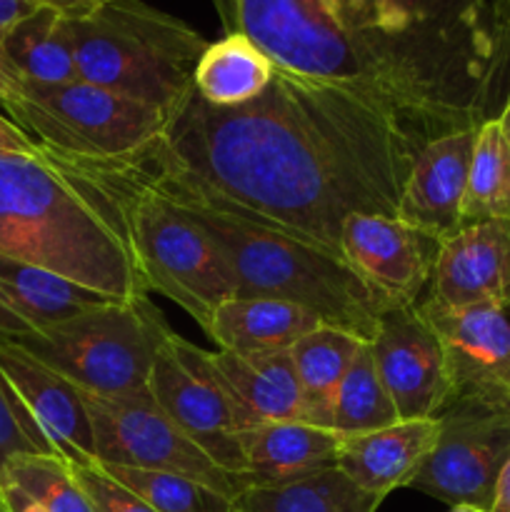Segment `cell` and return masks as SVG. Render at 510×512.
I'll return each mask as SVG.
<instances>
[{
  "instance_id": "obj_1",
  "label": "cell",
  "mask_w": 510,
  "mask_h": 512,
  "mask_svg": "<svg viewBox=\"0 0 510 512\" xmlns=\"http://www.w3.org/2000/svg\"><path fill=\"white\" fill-rule=\"evenodd\" d=\"M423 145L363 95L275 68L265 93L238 108L190 88L148 148L100 163L340 255L350 215L395 218Z\"/></svg>"
},
{
  "instance_id": "obj_2",
  "label": "cell",
  "mask_w": 510,
  "mask_h": 512,
  "mask_svg": "<svg viewBox=\"0 0 510 512\" xmlns=\"http://www.w3.org/2000/svg\"><path fill=\"white\" fill-rule=\"evenodd\" d=\"M225 35L275 68L338 83L423 143L495 118L510 28L495 0H213Z\"/></svg>"
},
{
  "instance_id": "obj_3",
  "label": "cell",
  "mask_w": 510,
  "mask_h": 512,
  "mask_svg": "<svg viewBox=\"0 0 510 512\" xmlns=\"http://www.w3.org/2000/svg\"><path fill=\"white\" fill-rule=\"evenodd\" d=\"M0 255L115 300L148 295L113 190L48 148L0 153Z\"/></svg>"
},
{
  "instance_id": "obj_4",
  "label": "cell",
  "mask_w": 510,
  "mask_h": 512,
  "mask_svg": "<svg viewBox=\"0 0 510 512\" xmlns=\"http://www.w3.org/2000/svg\"><path fill=\"white\" fill-rule=\"evenodd\" d=\"M163 198L178 205L218 245L233 275V298L288 300L318 315L323 325L353 333L365 343L375 338L383 313L395 305L333 250L270 225L208 208L198 200L175 195Z\"/></svg>"
},
{
  "instance_id": "obj_5",
  "label": "cell",
  "mask_w": 510,
  "mask_h": 512,
  "mask_svg": "<svg viewBox=\"0 0 510 512\" xmlns=\"http://www.w3.org/2000/svg\"><path fill=\"white\" fill-rule=\"evenodd\" d=\"M65 23L80 80L165 113L193 88L208 48L198 30L143 0H105Z\"/></svg>"
},
{
  "instance_id": "obj_6",
  "label": "cell",
  "mask_w": 510,
  "mask_h": 512,
  "mask_svg": "<svg viewBox=\"0 0 510 512\" xmlns=\"http://www.w3.org/2000/svg\"><path fill=\"white\" fill-rule=\"evenodd\" d=\"M70 160L103 180L118 198L148 293L155 290L173 300L208 333L215 310L235 295L233 275L218 245L178 205L135 175L100 160Z\"/></svg>"
},
{
  "instance_id": "obj_7",
  "label": "cell",
  "mask_w": 510,
  "mask_h": 512,
  "mask_svg": "<svg viewBox=\"0 0 510 512\" xmlns=\"http://www.w3.org/2000/svg\"><path fill=\"white\" fill-rule=\"evenodd\" d=\"M168 330L148 298L108 300L13 345L83 393L120 398L148 390L150 370Z\"/></svg>"
},
{
  "instance_id": "obj_8",
  "label": "cell",
  "mask_w": 510,
  "mask_h": 512,
  "mask_svg": "<svg viewBox=\"0 0 510 512\" xmlns=\"http://www.w3.org/2000/svg\"><path fill=\"white\" fill-rule=\"evenodd\" d=\"M5 115L30 140L83 160H118L148 148L168 113L85 80L45 85L23 80L3 103Z\"/></svg>"
},
{
  "instance_id": "obj_9",
  "label": "cell",
  "mask_w": 510,
  "mask_h": 512,
  "mask_svg": "<svg viewBox=\"0 0 510 512\" xmlns=\"http://www.w3.org/2000/svg\"><path fill=\"white\" fill-rule=\"evenodd\" d=\"M438 438L408 488L458 508H493L500 473L510 460V403L455 395L438 415Z\"/></svg>"
},
{
  "instance_id": "obj_10",
  "label": "cell",
  "mask_w": 510,
  "mask_h": 512,
  "mask_svg": "<svg viewBox=\"0 0 510 512\" xmlns=\"http://www.w3.org/2000/svg\"><path fill=\"white\" fill-rule=\"evenodd\" d=\"M148 393L175 428L218 468L243 478V423L215 373L213 353L168 330L150 370Z\"/></svg>"
},
{
  "instance_id": "obj_11",
  "label": "cell",
  "mask_w": 510,
  "mask_h": 512,
  "mask_svg": "<svg viewBox=\"0 0 510 512\" xmlns=\"http://www.w3.org/2000/svg\"><path fill=\"white\" fill-rule=\"evenodd\" d=\"M85 403L93 423L98 465L183 475L228 498L243 490L235 475L218 468L193 440L175 428L148 390L120 398L85 393Z\"/></svg>"
},
{
  "instance_id": "obj_12",
  "label": "cell",
  "mask_w": 510,
  "mask_h": 512,
  "mask_svg": "<svg viewBox=\"0 0 510 512\" xmlns=\"http://www.w3.org/2000/svg\"><path fill=\"white\" fill-rule=\"evenodd\" d=\"M368 345L400 420H433L455 398L440 335L418 303L385 310Z\"/></svg>"
},
{
  "instance_id": "obj_13",
  "label": "cell",
  "mask_w": 510,
  "mask_h": 512,
  "mask_svg": "<svg viewBox=\"0 0 510 512\" xmlns=\"http://www.w3.org/2000/svg\"><path fill=\"white\" fill-rule=\"evenodd\" d=\"M435 253V240L393 215H350L340 230L345 263L395 305L418 303L433 278Z\"/></svg>"
},
{
  "instance_id": "obj_14",
  "label": "cell",
  "mask_w": 510,
  "mask_h": 512,
  "mask_svg": "<svg viewBox=\"0 0 510 512\" xmlns=\"http://www.w3.org/2000/svg\"><path fill=\"white\" fill-rule=\"evenodd\" d=\"M445 348L455 395H483L510 403V323L503 308H443L418 303Z\"/></svg>"
},
{
  "instance_id": "obj_15",
  "label": "cell",
  "mask_w": 510,
  "mask_h": 512,
  "mask_svg": "<svg viewBox=\"0 0 510 512\" xmlns=\"http://www.w3.org/2000/svg\"><path fill=\"white\" fill-rule=\"evenodd\" d=\"M430 300L443 308L510 305V220L468 223L438 243Z\"/></svg>"
},
{
  "instance_id": "obj_16",
  "label": "cell",
  "mask_w": 510,
  "mask_h": 512,
  "mask_svg": "<svg viewBox=\"0 0 510 512\" xmlns=\"http://www.w3.org/2000/svg\"><path fill=\"white\" fill-rule=\"evenodd\" d=\"M0 373L68 463H95V435L85 393L13 343H0Z\"/></svg>"
},
{
  "instance_id": "obj_17",
  "label": "cell",
  "mask_w": 510,
  "mask_h": 512,
  "mask_svg": "<svg viewBox=\"0 0 510 512\" xmlns=\"http://www.w3.org/2000/svg\"><path fill=\"white\" fill-rule=\"evenodd\" d=\"M475 133L478 128L458 130L420 148L395 210L400 223L435 243L453 238L463 228V200Z\"/></svg>"
},
{
  "instance_id": "obj_18",
  "label": "cell",
  "mask_w": 510,
  "mask_h": 512,
  "mask_svg": "<svg viewBox=\"0 0 510 512\" xmlns=\"http://www.w3.org/2000/svg\"><path fill=\"white\" fill-rule=\"evenodd\" d=\"M108 300L115 298L38 265L0 255V343L28 338Z\"/></svg>"
},
{
  "instance_id": "obj_19",
  "label": "cell",
  "mask_w": 510,
  "mask_h": 512,
  "mask_svg": "<svg viewBox=\"0 0 510 512\" xmlns=\"http://www.w3.org/2000/svg\"><path fill=\"white\" fill-rule=\"evenodd\" d=\"M343 435L305 420H273L243 433L245 488H280L335 468Z\"/></svg>"
},
{
  "instance_id": "obj_20",
  "label": "cell",
  "mask_w": 510,
  "mask_h": 512,
  "mask_svg": "<svg viewBox=\"0 0 510 512\" xmlns=\"http://www.w3.org/2000/svg\"><path fill=\"white\" fill-rule=\"evenodd\" d=\"M438 438V420H398L383 430L340 440L335 468L360 490L388 498L408 488Z\"/></svg>"
},
{
  "instance_id": "obj_21",
  "label": "cell",
  "mask_w": 510,
  "mask_h": 512,
  "mask_svg": "<svg viewBox=\"0 0 510 512\" xmlns=\"http://www.w3.org/2000/svg\"><path fill=\"white\" fill-rule=\"evenodd\" d=\"M213 368L233 398L243 433L260 423L300 418V385L290 350L265 355L218 350Z\"/></svg>"
},
{
  "instance_id": "obj_22",
  "label": "cell",
  "mask_w": 510,
  "mask_h": 512,
  "mask_svg": "<svg viewBox=\"0 0 510 512\" xmlns=\"http://www.w3.org/2000/svg\"><path fill=\"white\" fill-rule=\"evenodd\" d=\"M320 325L318 315L288 300L228 298L215 310L208 335L225 353L265 355L290 350Z\"/></svg>"
},
{
  "instance_id": "obj_23",
  "label": "cell",
  "mask_w": 510,
  "mask_h": 512,
  "mask_svg": "<svg viewBox=\"0 0 510 512\" xmlns=\"http://www.w3.org/2000/svg\"><path fill=\"white\" fill-rule=\"evenodd\" d=\"M365 340L340 328L320 325L290 348L300 385V418L333 430V408L340 383L358 358Z\"/></svg>"
},
{
  "instance_id": "obj_24",
  "label": "cell",
  "mask_w": 510,
  "mask_h": 512,
  "mask_svg": "<svg viewBox=\"0 0 510 512\" xmlns=\"http://www.w3.org/2000/svg\"><path fill=\"white\" fill-rule=\"evenodd\" d=\"M275 65L258 45L240 33L208 43L193 75V90L215 108H238L265 93Z\"/></svg>"
},
{
  "instance_id": "obj_25",
  "label": "cell",
  "mask_w": 510,
  "mask_h": 512,
  "mask_svg": "<svg viewBox=\"0 0 510 512\" xmlns=\"http://www.w3.org/2000/svg\"><path fill=\"white\" fill-rule=\"evenodd\" d=\"M0 48L10 68L28 83L58 85L78 80L65 15L48 5H40L15 23L0 40Z\"/></svg>"
},
{
  "instance_id": "obj_26",
  "label": "cell",
  "mask_w": 510,
  "mask_h": 512,
  "mask_svg": "<svg viewBox=\"0 0 510 512\" xmlns=\"http://www.w3.org/2000/svg\"><path fill=\"white\" fill-rule=\"evenodd\" d=\"M385 498L360 490L338 468L280 488H245L235 495V512H375Z\"/></svg>"
},
{
  "instance_id": "obj_27",
  "label": "cell",
  "mask_w": 510,
  "mask_h": 512,
  "mask_svg": "<svg viewBox=\"0 0 510 512\" xmlns=\"http://www.w3.org/2000/svg\"><path fill=\"white\" fill-rule=\"evenodd\" d=\"M485 220H510V143L498 118L478 125L463 200L465 225Z\"/></svg>"
},
{
  "instance_id": "obj_28",
  "label": "cell",
  "mask_w": 510,
  "mask_h": 512,
  "mask_svg": "<svg viewBox=\"0 0 510 512\" xmlns=\"http://www.w3.org/2000/svg\"><path fill=\"white\" fill-rule=\"evenodd\" d=\"M398 410L375 368L373 350L363 343L358 358L340 383L333 408V430L343 438L373 433L398 423Z\"/></svg>"
},
{
  "instance_id": "obj_29",
  "label": "cell",
  "mask_w": 510,
  "mask_h": 512,
  "mask_svg": "<svg viewBox=\"0 0 510 512\" xmlns=\"http://www.w3.org/2000/svg\"><path fill=\"white\" fill-rule=\"evenodd\" d=\"M108 475L133 490L145 505L155 512H235L233 500L198 480L183 478L158 470L120 468V465H100Z\"/></svg>"
},
{
  "instance_id": "obj_30",
  "label": "cell",
  "mask_w": 510,
  "mask_h": 512,
  "mask_svg": "<svg viewBox=\"0 0 510 512\" xmlns=\"http://www.w3.org/2000/svg\"><path fill=\"white\" fill-rule=\"evenodd\" d=\"M48 512H93L73 468L60 455H20L0 473Z\"/></svg>"
},
{
  "instance_id": "obj_31",
  "label": "cell",
  "mask_w": 510,
  "mask_h": 512,
  "mask_svg": "<svg viewBox=\"0 0 510 512\" xmlns=\"http://www.w3.org/2000/svg\"><path fill=\"white\" fill-rule=\"evenodd\" d=\"M20 455H58L0 373V473Z\"/></svg>"
},
{
  "instance_id": "obj_32",
  "label": "cell",
  "mask_w": 510,
  "mask_h": 512,
  "mask_svg": "<svg viewBox=\"0 0 510 512\" xmlns=\"http://www.w3.org/2000/svg\"><path fill=\"white\" fill-rule=\"evenodd\" d=\"M93 512H155L98 463H70Z\"/></svg>"
},
{
  "instance_id": "obj_33",
  "label": "cell",
  "mask_w": 510,
  "mask_h": 512,
  "mask_svg": "<svg viewBox=\"0 0 510 512\" xmlns=\"http://www.w3.org/2000/svg\"><path fill=\"white\" fill-rule=\"evenodd\" d=\"M40 145L30 140L18 125L10 118L0 113V153H20V155H35Z\"/></svg>"
},
{
  "instance_id": "obj_34",
  "label": "cell",
  "mask_w": 510,
  "mask_h": 512,
  "mask_svg": "<svg viewBox=\"0 0 510 512\" xmlns=\"http://www.w3.org/2000/svg\"><path fill=\"white\" fill-rule=\"evenodd\" d=\"M38 8L40 0H0V38Z\"/></svg>"
},
{
  "instance_id": "obj_35",
  "label": "cell",
  "mask_w": 510,
  "mask_h": 512,
  "mask_svg": "<svg viewBox=\"0 0 510 512\" xmlns=\"http://www.w3.org/2000/svg\"><path fill=\"white\" fill-rule=\"evenodd\" d=\"M0 500H3L5 510L8 512H48L40 503H35L30 495H25L23 490L15 488L8 480H0Z\"/></svg>"
},
{
  "instance_id": "obj_36",
  "label": "cell",
  "mask_w": 510,
  "mask_h": 512,
  "mask_svg": "<svg viewBox=\"0 0 510 512\" xmlns=\"http://www.w3.org/2000/svg\"><path fill=\"white\" fill-rule=\"evenodd\" d=\"M105 0H40V5H48L55 8L58 13H63L65 18H78V15L90 13V10L98 8Z\"/></svg>"
},
{
  "instance_id": "obj_37",
  "label": "cell",
  "mask_w": 510,
  "mask_h": 512,
  "mask_svg": "<svg viewBox=\"0 0 510 512\" xmlns=\"http://www.w3.org/2000/svg\"><path fill=\"white\" fill-rule=\"evenodd\" d=\"M20 85H23V78L10 68V63L3 55V48H0V105H3L5 100L13 98V95L20 90Z\"/></svg>"
},
{
  "instance_id": "obj_38",
  "label": "cell",
  "mask_w": 510,
  "mask_h": 512,
  "mask_svg": "<svg viewBox=\"0 0 510 512\" xmlns=\"http://www.w3.org/2000/svg\"><path fill=\"white\" fill-rule=\"evenodd\" d=\"M490 512H510V460L505 463L503 473H500L498 490H495V500Z\"/></svg>"
},
{
  "instance_id": "obj_39",
  "label": "cell",
  "mask_w": 510,
  "mask_h": 512,
  "mask_svg": "<svg viewBox=\"0 0 510 512\" xmlns=\"http://www.w3.org/2000/svg\"><path fill=\"white\" fill-rule=\"evenodd\" d=\"M495 118H498L500 128H503V133H505V140H508V143H510V98L505 100V103H503V108H500V113L495 115Z\"/></svg>"
},
{
  "instance_id": "obj_40",
  "label": "cell",
  "mask_w": 510,
  "mask_h": 512,
  "mask_svg": "<svg viewBox=\"0 0 510 512\" xmlns=\"http://www.w3.org/2000/svg\"><path fill=\"white\" fill-rule=\"evenodd\" d=\"M448 512H488V510L473 508V505H458V508H450Z\"/></svg>"
},
{
  "instance_id": "obj_41",
  "label": "cell",
  "mask_w": 510,
  "mask_h": 512,
  "mask_svg": "<svg viewBox=\"0 0 510 512\" xmlns=\"http://www.w3.org/2000/svg\"><path fill=\"white\" fill-rule=\"evenodd\" d=\"M495 5H498L500 15H503V18H505V13H508V10H510V0H495Z\"/></svg>"
},
{
  "instance_id": "obj_42",
  "label": "cell",
  "mask_w": 510,
  "mask_h": 512,
  "mask_svg": "<svg viewBox=\"0 0 510 512\" xmlns=\"http://www.w3.org/2000/svg\"><path fill=\"white\" fill-rule=\"evenodd\" d=\"M505 23H508V28H510V10H508V13H505Z\"/></svg>"
},
{
  "instance_id": "obj_43",
  "label": "cell",
  "mask_w": 510,
  "mask_h": 512,
  "mask_svg": "<svg viewBox=\"0 0 510 512\" xmlns=\"http://www.w3.org/2000/svg\"><path fill=\"white\" fill-rule=\"evenodd\" d=\"M0 512H8V510H5V505H3V500H0Z\"/></svg>"
}]
</instances>
